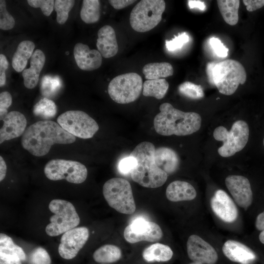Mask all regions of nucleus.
<instances>
[{"mask_svg": "<svg viewBox=\"0 0 264 264\" xmlns=\"http://www.w3.org/2000/svg\"><path fill=\"white\" fill-rule=\"evenodd\" d=\"M75 140V136L66 131L58 123L46 120L29 126L22 135L21 144L31 154L42 156L46 155L55 144H71Z\"/></svg>", "mask_w": 264, "mask_h": 264, "instance_id": "obj_1", "label": "nucleus"}, {"mask_svg": "<svg viewBox=\"0 0 264 264\" xmlns=\"http://www.w3.org/2000/svg\"><path fill=\"white\" fill-rule=\"evenodd\" d=\"M160 112L154 120L156 132L162 135L185 136L197 132L200 128L201 118L195 112H184L169 103L159 106Z\"/></svg>", "mask_w": 264, "mask_h": 264, "instance_id": "obj_2", "label": "nucleus"}, {"mask_svg": "<svg viewBox=\"0 0 264 264\" xmlns=\"http://www.w3.org/2000/svg\"><path fill=\"white\" fill-rule=\"evenodd\" d=\"M154 145L144 141L138 144L130 154L137 160V165L131 173L132 179L142 186L157 188L163 185L167 174L159 168L154 160Z\"/></svg>", "mask_w": 264, "mask_h": 264, "instance_id": "obj_3", "label": "nucleus"}, {"mask_svg": "<svg viewBox=\"0 0 264 264\" xmlns=\"http://www.w3.org/2000/svg\"><path fill=\"white\" fill-rule=\"evenodd\" d=\"M213 84L223 94H233L240 84H243L246 80V73L239 62L227 59L215 66L213 72Z\"/></svg>", "mask_w": 264, "mask_h": 264, "instance_id": "obj_4", "label": "nucleus"}, {"mask_svg": "<svg viewBox=\"0 0 264 264\" xmlns=\"http://www.w3.org/2000/svg\"><path fill=\"white\" fill-rule=\"evenodd\" d=\"M103 194L110 206L117 212L131 215L135 211L132 187L127 180L119 177L108 180L103 185Z\"/></svg>", "mask_w": 264, "mask_h": 264, "instance_id": "obj_5", "label": "nucleus"}, {"mask_svg": "<svg viewBox=\"0 0 264 264\" xmlns=\"http://www.w3.org/2000/svg\"><path fill=\"white\" fill-rule=\"evenodd\" d=\"M50 211L54 214L49 219L45 232L49 236L55 237L76 227L80 219L73 205L60 199L51 200L49 204Z\"/></svg>", "mask_w": 264, "mask_h": 264, "instance_id": "obj_6", "label": "nucleus"}, {"mask_svg": "<svg viewBox=\"0 0 264 264\" xmlns=\"http://www.w3.org/2000/svg\"><path fill=\"white\" fill-rule=\"evenodd\" d=\"M166 7L163 0H142L132 10L130 23L138 32H145L157 25L162 19Z\"/></svg>", "mask_w": 264, "mask_h": 264, "instance_id": "obj_7", "label": "nucleus"}, {"mask_svg": "<svg viewBox=\"0 0 264 264\" xmlns=\"http://www.w3.org/2000/svg\"><path fill=\"white\" fill-rule=\"evenodd\" d=\"M249 134V127L243 120L234 122L229 131L223 126L217 127L213 132L214 138L223 142L222 146L218 149V153L224 157L234 155L245 146Z\"/></svg>", "mask_w": 264, "mask_h": 264, "instance_id": "obj_8", "label": "nucleus"}, {"mask_svg": "<svg viewBox=\"0 0 264 264\" xmlns=\"http://www.w3.org/2000/svg\"><path fill=\"white\" fill-rule=\"evenodd\" d=\"M142 88L141 77L136 73L130 72L113 78L108 85V92L113 101L125 104L135 101Z\"/></svg>", "mask_w": 264, "mask_h": 264, "instance_id": "obj_9", "label": "nucleus"}, {"mask_svg": "<svg viewBox=\"0 0 264 264\" xmlns=\"http://www.w3.org/2000/svg\"><path fill=\"white\" fill-rule=\"evenodd\" d=\"M44 173L50 180L55 181L65 179L75 184L83 182L88 176L87 169L81 163L61 159L48 161L44 166Z\"/></svg>", "mask_w": 264, "mask_h": 264, "instance_id": "obj_10", "label": "nucleus"}, {"mask_svg": "<svg viewBox=\"0 0 264 264\" xmlns=\"http://www.w3.org/2000/svg\"><path fill=\"white\" fill-rule=\"evenodd\" d=\"M57 122L71 135L83 139L91 138L99 130L97 122L81 110L66 111L58 116Z\"/></svg>", "mask_w": 264, "mask_h": 264, "instance_id": "obj_11", "label": "nucleus"}, {"mask_svg": "<svg viewBox=\"0 0 264 264\" xmlns=\"http://www.w3.org/2000/svg\"><path fill=\"white\" fill-rule=\"evenodd\" d=\"M162 236V230L157 223L143 218L134 220L124 231L125 239L131 243L141 241L157 242Z\"/></svg>", "mask_w": 264, "mask_h": 264, "instance_id": "obj_12", "label": "nucleus"}, {"mask_svg": "<svg viewBox=\"0 0 264 264\" xmlns=\"http://www.w3.org/2000/svg\"><path fill=\"white\" fill-rule=\"evenodd\" d=\"M89 237V230L86 227H75L63 234L58 247V252L63 258L70 260L76 256Z\"/></svg>", "mask_w": 264, "mask_h": 264, "instance_id": "obj_13", "label": "nucleus"}, {"mask_svg": "<svg viewBox=\"0 0 264 264\" xmlns=\"http://www.w3.org/2000/svg\"><path fill=\"white\" fill-rule=\"evenodd\" d=\"M186 247L188 256L194 263L215 264L218 260L217 252L214 247L197 235L190 236Z\"/></svg>", "mask_w": 264, "mask_h": 264, "instance_id": "obj_14", "label": "nucleus"}, {"mask_svg": "<svg viewBox=\"0 0 264 264\" xmlns=\"http://www.w3.org/2000/svg\"><path fill=\"white\" fill-rule=\"evenodd\" d=\"M225 185L236 203L246 210L251 204L253 194L249 180L238 175L228 176L225 180Z\"/></svg>", "mask_w": 264, "mask_h": 264, "instance_id": "obj_15", "label": "nucleus"}, {"mask_svg": "<svg viewBox=\"0 0 264 264\" xmlns=\"http://www.w3.org/2000/svg\"><path fill=\"white\" fill-rule=\"evenodd\" d=\"M211 206L214 213L221 220L232 222L238 216L237 206L233 200L223 190H217L211 199Z\"/></svg>", "mask_w": 264, "mask_h": 264, "instance_id": "obj_16", "label": "nucleus"}, {"mask_svg": "<svg viewBox=\"0 0 264 264\" xmlns=\"http://www.w3.org/2000/svg\"><path fill=\"white\" fill-rule=\"evenodd\" d=\"M0 130V143L20 136L25 131L27 121L24 115L19 111H12L2 119Z\"/></svg>", "mask_w": 264, "mask_h": 264, "instance_id": "obj_17", "label": "nucleus"}, {"mask_svg": "<svg viewBox=\"0 0 264 264\" xmlns=\"http://www.w3.org/2000/svg\"><path fill=\"white\" fill-rule=\"evenodd\" d=\"M73 55L78 66L83 70L97 69L102 64V56L99 51L90 49L87 44H76L74 47Z\"/></svg>", "mask_w": 264, "mask_h": 264, "instance_id": "obj_18", "label": "nucleus"}, {"mask_svg": "<svg viewBox=\"0 0 264 264\" xmlns=\"http://www.w3.org/2000/svg\"><path fill=\"white\" fill-rule=\"evenodd\" d=\"M26 259L22 247L16 245L11 238L0 234V264H22Z\"/></svg>", "mask_w": 264, "mask_h": 264, "instance_id": "obj_19", "label": "nucleus"}, {"mask_svg": "<svg viewBox=\"0 0 264 264\" xmlns=\"http://www.w3.org/2000/svg\"><path fill=\"white\" fill-rule=\"evenodd\" d=\"M222 250L230 261L241 264H249L253 262L256 255L247 246L234 240H228L223 244Z\"/></svg>", "mask_w": 264, "mask_h": 264, "instance_id": "obj_20", "label": "nucleus"}, {"mask_svg": "<svg viewBox=\"0 0 264 264\" xmlns=\"http://www.w3.org/2000/svg\"><path fill=\"white\" fill-rule=\"evenodd\" d=\"M96 46L102 56L109 58L118 52V46L115 32L110 25H105L98 30Z\"/></svg>", "mask_w": 264, "mask_h": 264, "instance_id": "obj_21", "label": "nucleus"}, {"mask_svg": "<svg viewBox=\"0 0 264 264\" xmlns=\"http://www.w3.org/2000/svg\"><path fill=\"white\" fill-rule=\"evenodd\" d=\"M45 61L44 53L39 49L35 50L30 58V67L22 72L24 85L26 88L32 89L37 86Z\"/></svg>", "mask_w": 264, "mask_h": 264, "instance_id": "obj_22", "label": "nucleus"}, {"mask_svg": "<svg viewBox=\"0 0 264 264\" xmlns=\"http://www.w3.org/2000/svg\"><path fill=\"white\" fill-rule=\"evenodd\" d=\"M166 196L168 200L173 202L191 200L196 197L197 192L190 183L176 180L167 186Z\"/></svg>", "mask_w": 264, "mask_h": 264, "instance_id": "obj_23", "label": "nucleus"}, {"mask_svg": "<svg viewBox=\"0 0 264 264\" xmlns=\"http://www.w3.org/2000/svg\"><path fill=\"white\" fill-rule=\"evenodd\" d=\"M154 160L157 166L167 175L174 173L178 168L179 158L172 149L162 147L155 149Z\"/></svg>", "mask_w": 264, "mask_h": 264, "instance_id": "obj_24", "label": "nucleus"}, {"mask_svg": "<svg viewBox=\"0 0 264 264\" xmlns=\"http://www.w3.org/2000/svg\"><path fill=\"white\" fill-rule=\"evenodd\" d=\"M35 48L34 43L30 41H22L13 55L12 65L14 70L22 72L25 67L28 60L31 58Z\"/></svg>", "mask_w": 264, "mask_h": 264, "instance_id": "obj_25", "label": "nucleus"}, {"mask_svg": "<svg viewBox=\"0 0 264 264\" xmlns=\"http://www.w3.org/2000/svg\"><path fill=\"white\" fill-rule=\"evenodd\" d=\"M173 255L171 248L167 245L155 243L146 247L143 251L142 257L147 262H166Z\"/></svg>", "mask_w": 264, "mask_h": 264, "instance_id": "obj_26", "label": "nucleus"}, {"mask_svg": "<svg viewBox=\"0 0 264 264\" xmlns=\"http://www.w3.org/2000/svg\"><path fill=\"white\" fill-rule=\"evenodd\" d=\"M142 72L147 80H156L173 75L174 69L169 63H152L145 65Z\"/></svg>", "mask_w": 264, "mask_h": 264, "instance_id": "obj_27", "label": "nucleus"}, {"mask_svg": "<svg viewBox=\"0 0 264 264\" xmlns=\"http://www.w3.org/2000/svg\"><path fill=\"white\" fill-rule=\"evenodd\" d=\"M220 14L224 21L230 25H236L239 20V0H219L217 1Z\"/></svg>", "mask_w": 264, "mask_h": 264, "instance_id": "obj_28", "label": "nucleus"}, {"mask_svg": "<svg viewBox=\"0 0 264 264\" xmlns=\"http://www.w3.org/2000/svg\"><path fill=\"white\" fill-rule=\"evenodd\" d=\"M120 248L113 244H105L97 249L93 254L94 260L99 263H111L121 257Z\"/></svg>", "mask_w": 264, "mask_h": 264, "instance_id": "obj_29", "label": "nucleus"}, {"mask_svg": "<svg viewBox=\"0 0 264 264\" xmlns=\"http://www.w3.org/2000/svg\"><path fill=\"white\" fill-rule=\"evenodd\" d=\"M169 88V83L165 79L147 80L143 84V94L157 99L163 98Z\"/></svg>", "mask_w": 264, "mask_h": 264, "instance_id": "obj_30", "label": "nucleus"}, {"mask_svg": "<svg viewBox=\"0 0 264 264\" xmlns=\"http://www.w3.org/2000/svg\"><path fill=\"white\" fill-rule=\"evenodd\" d=\"M100 17V3L98 0H84L80 11L82 20L88 24L97 22Z\"/></svg>", "mask_w": 264, "mask_h": 264, "instance_id": "obj_31", "label": "nucleus"}, {"mask_svg": "<svg viewBox=\"0 0 264 264\" xmlns=\"http://www.w3.org/2000/svg\"><path fill=\"white\" fill-rule=\"evenodd\" d=\"M33 112L38 117L45 119H50L55 116L57 107L53 101L44 97L34 106Z\"/></svg>", "mask_w": 264, "mask_h": 264, "instance_id": "obj_32", "label": "nucleus"}, {"mask_svg": "<svg viewBox=\"0 0 264 264\" xmlns=\"http://www.w3.org/2000/svg\"><path fill=\"white\" fill-rule=\"evenodd\" d=\"M75 4L73 0H56L54 8L57 13L56 21L60 24H64L68 17V13Z\"/></svg>", "mask_w": 264, "mask_h": 264, "instance_id": "obj_33", "label": "nucleus"}, {"mask_svg": "<svg viewBox=\"0 0 264 264\" xmlns=\"http://www.w3.org/2000/svg\"><path fill=\"white\" fill-rule=\"evenodd\" d=\"M178 90L181 94L190 99H199L204 97V92L201 86L189 81L181 84Z\"/></svg>", "mask_w": 264, "mask_h": 264, "instance_id": "obj_34", "label": "nucleus"}, {"mask_svg": "<svg viewBox=\"0 0 264 264\" xmlns=\"http://www.w3.org/2000/svg\"><path fill=\"white\" fill-rule=\"evenodd\" d=\"M15 22L13 16L8 13L6 9V1L0 0V28L7 30L13 28Z\"/></svg>", "mask_w": 264, "mask_h": 264, "instance_id": "obj_35", "label": "nucleus"}, {"mask_svg": "<svg viewBox=\"0 0 264 264\" xmlns=\"http://www.w3.org/2000/svg\"><path fill=\"white\" fill-rule=\"evenodd\" d=\"M31 264H50L51 261L49 254L44 248L38 247L35 248L29 256Z\"/></svg>", "mask_w": 264, "mask_h": 264, "instance_id": "obj_36", "label": "nucleus"}, {"mask_svg": "<svg viewBox=\"0 0 264 264\" xmlns=\"http://www.w3.org/2000/svg\"><path fill=\"white\" fill-rule=\"evenodd\" d=\"M189 40V35L186 32H183L170 41H166V47L169 51H175L181 48Z\"/></svg>", "mask_w": 264, "mask_h": 264, "instance_id": "obj_37", "label": "nucleus"}, {"mask_svg": "<svg viewBox=\"0 0 264 264\" xmlns=\"http://www.w3.org/2000/svg\"><path fill=\"white\" fill-rule=\"evenodd\" d=\"M28 4L34 8H40L43 13L46 16L51 14L54 6L53 0H28Z\"/></svg>", "mask_w": 264, "mask_h": 264, "instance_id": "obj_38", "label": "nucleus"}, {"mask_svg": "<svg viewBox=\"0 0 264 264\" xmlns=\"http://www.w3.org/2000/svg\"><path fill=\"white\" fill-rule=\"evenodd\" d=\"M137 165V160L136 158L129 155L122 159L118 164V170L122 174L127 175L131 173L132 170Z\"/></svg>", "mask_w": 264, "mask_h": 264, "instance_id": "obj_39", "label": "nucleus"}, {"mask_svg": "<svg viewBox=\"0 0 264 264\" xmlns=\"http://www.w3.org/2000/svg\"><path fill=\"white\" fill-rule=\"evenodd\" d=\"M12 102L11 94L8 91L0 93V119L2 120L8 114L7 110Z\"/></svg>", "mask_w": 264, "mask_h": 264, "instance_id": "obj_40", "label": "nucleus"}, {"mask_svg": "<svg viewBox=\"0 0 264 264\" xmlns=\"http://www.w3.org/2000/svg\"><path fill=\"white\" fill-rule=\"evenodd\" d=\"M210 44L217 56L220 58H225L227 56L228 49L219 39L215 37L211 38L210 40Z\"/></svg>", "mask_w": 264, "mask_h": 264, "instance_id": "obj_41", "label": "nucleus"}, {"mask_svg": "<svg viewBox=\"0 0 264 264\" xmlns=\"http://www.w3.org/2000/svg\"><path fill=\"white\" fill-rule=\"evenodd\" d=\"M9 66L8 62L6 56L2 54H0V87H2L6 83L5 70Z\"/></svg>", "mask_w": 264, "mask_h": 264, "instance_id": "obj_42", "label": "nucleus"}, {"mask_svg": "<svg viewBox=\"0 0 264 264\" xmlns=\"http://www.w3.org/2000/svg\"><path fill=\"white\" fill-rule=\"evenodd\" d=\"M242 1L249 12L255 11L264 6V0H243Z\"/></svg>", "mask_w": 264, "mask_h": 264, "instance_id": "obj_43", "label": "nucleus"}, {"mask_svg": "<svg viewBox=\"0 0 264 264\" xmlns=\"http://www.w3.org/2000/svg\"><path fill=\"white\" fill-rule=\"evenodd\" d=\"M255 226L258 230L261 231L259 238L260 242L264 244V211L257 217Z\"/></svg>", "mask_w": 264, "mask_h": 264, "instance_id": "obj_44", "label": "nucleus"}, {"mask_svg": "<svg viewBox=\"0 0 264 264\" xmlns=\"http://www.w3.org/2000/svg\"><path fill=\"white\" fill-rule=\"evenodd\" d=\"M135 0H109L110 4L115 9H123L132 3Z\"/></svg>", "mask_w": 264, "mask_h": 264, "instance_id": "obj_45", "label": "nucleus"}, {"mask_svg": "<svg viewBox=\"0 0 264 264\" xmlns=\"http://www.w3.org/2000/svg\"><path fill=\"white\" fill-rule=\"evenodd\" d=\"M188 4L190 9L198 8L204 11L206 8L204 2L201 0H188Z\"/></svg>", "mask_w": 264, "mask_h": 264, "instance_id": "obj_46", "label": "nucleus"}, {"mask_svg": "<svg viewBox=\"0 0 264 264\" xmlns=\"http://www.w3.org/2000/svg\"><path fill=\"white\" fill-rule=\"evenodd\" d=\"M217 63L215 62H209L206 66V73L210 82L213 84V72L215 66Z\"/></svg>", "mask_w": 264, "mask_h": 264, "instance_id": "obj_47", "label": "nucleus"}, {"mask_svg": "<svg viewBox=\"0 0 264 264\" xmlns=\"http://www.w3.org/2000/svg\"><path fill=\"white\" fill-rule=\"evenodd\" d=\"M6 165L3 157L0 156V181H1L4 178L6 173Z\"/></svg>", "mask_w": 264, "mask_h": 264, "instance_id": "obj_48", "label": "nucleus"}, {"mask_svg": "<svg viewBox=\"0 0 264 264\" xmlns=\"http://www.w3.org/2000/svg\"><path fill=\"white\" fill-rule=\"evenodd\" d=\"M190 264H198V263H191Z\"/></svg>", "mask_w": 264, "mask_h": 264, "instance_id": "obj_49", "label": "nucleus"}, {"mask_svg": "<svg viewBox=\"0 0 264 264\" xmlns=\"http://www.w3.org/2000/svg\"><path fill=\"white\" fill-rule=\"evenodd\" d=\"M263 144H264V140H263Z\"/></svg>", "mask_w": 264, "mask_h": 264, "instance_id": "obj_50", "label": "nucleus"}]
</instances>
